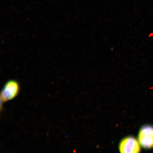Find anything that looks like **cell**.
Returning <instances> with one entry per match:
<instances>
[{
  "label": "cell",
  "mask_w": 153,
  "mask_h": 153,
  "mask_svg": "<svg viewBox=\"0 0 153 153\" xmlns=\"http://www.w3.org/2000/svg\"><path fill=\"white\" fill-rule=\"evenodd\" d=\"M137 140L142 148L150 150L153 148V126L145 125L140 129Z\"/></svg>",
  "instance_id": "6da1fadb"
},
{
  "label": "cell",
  "mask_w": 153,
  "mask_h": 153,
  "mask_svg": "<svg viewBox=\"0 0 153 153\" xmlns=\"http://www.w3.org/2000/svg\"><path fill=\"white\" fill-rule=\"evenodd\" d=\"M20 89V85L16 80H11L7 81L1 91V101L5 102L14 99L19 94Z\"/></svg>",
  "instance_id": "7a4b0ae2"
},
{
  "label": "cell",
  "mask_w": 153,
  "mask_h": 153,
  "mask_svg": "<svg viewBox=\"0 0 153 153\" xmlns=\"http://www.w3.org/2000/svg\"><path fill=\"white\" fill-rule=\"evenodd\" d=\"M141 147L137 139L129 136L121 140L118 148L120 153H140Z\"/></svg>",
  "instance_id": "3957f363"
}]
</instances>
